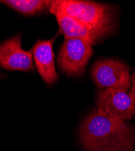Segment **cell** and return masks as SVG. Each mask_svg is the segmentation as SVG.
<instances>
[{"label":"cell","mask_w":135,"mask_h":151,"mask_svg":"<svg viewBox=\"0 0 135 151\" xmlns=\"http://www.w3.org/2000/svg\"><path fill=\"white\" fill-rule=\"evenodd\" d=\"M80 139L86 151H132L135 130L125 121L95 109L82 123Z\"/></svg>","instance_id":"1"},{"label":"cell","mask_w":135,"mask_h":151,"mask_svg":"<svg viewBox=\"0 0 135 151\" xmlns=\"http://www.w3.org/2000/svg\"><path fill=\"white\" fill-rule=\"evenodd\" d=\"M50 12L57 11L67 15L92 29L112 32L114 14L106 4L79 0L50 1Z\"/></svg>","instance_id":"2"},{"label":"cell","mask_w":135,"mask_h":151,"mask_svg":"<svg viewBox=\"0 0 135 151\" xmlns=\"http://www.w3.org/2000/svg\"><path fill=\"white\" fill-rule=\"evenodd\" d=\"M92 76L100 88H113L127 92L131 87L130 69L117 60L105 59L96 62Z\"/></svg>","instance_id":"3"},{"label":"cell","mask_w":135,"mask_h":151,"mask_svg":"<svg viewBox=\"0 0 135 151\" xmlns=\"http://www.w3.org/2000/svg\"><path fill=\"white\" fill-rule=\"evenodd\" d=\"M93 53V45L79 39H65L58 56V64L68 75L82 74Z\"/></svg>","instance_id":"4"},{"label":"cell","mask_w":135,"mask_h":151,"mask_svg":"<svg viewBox=\"0 0 135 151\" xmlns=\"http://www.w3.org/2000/svg\"><path fill=\"white\" fill-rule=\"evenodd\" d=\"M100 114L127 121L135 116V106L127 92L106 88L98 94L97 108Z\"/></svg>","instance_id":"5"},{"label":"cell","mask_w":135,"mask_h":151,"mask_svg":"<svg viewBox=\"0 0 135 151\" xmlns=\"http://www.w3.org/2000/svg\"><path fill=\"white\" fill-rule=\"evenodd\" d=\"M0 66L11 70H34L32 52L22 49L19 35L0 45Z\"/></svg>","instance_id":"6"},{"label":"cell","mask_w":135,"mask_h":151,"mask_svg":"<svg viewBox=\"0 0 135 151\" xmlns=\"http://www.w3.org/2000/svg\"><path fill=\"white\" fill-rule=\"evenodd\" d=\"M54 14L62 29L65 39H79L90 43L93 46L102 41L112 32L92 29L78 21L57 11Z\"/></svg>","instance_id":"7"},{"label":"cell","mask_w":135,"mask_h":151,"mask_svg":"<svg viewBox=\"0 0 135 151\" xmlns=\"http://www.w3.org/2000/svg\"><path fill=\"white\" fill-rule=\"evenodd\" d=\"M53 42L54 39L39 41L32 49L36 67L42 79L48 84L53 83L58 78L54 64Z\"/></svg>","instance_id":"8"},{"label":"cell","mask_w":135,"mask_h":151,"mask_svg":"<svg viewBox=\"0 0 135 151\" xmlns=\"http://www.w3.org/2000/svg\"><path fill=\"white\" fill-rule=\"evenodd\" d=\"M15 10L26 14H33L49 7L50 1L42 0H7L3 1Z\"/></svg>","instance_id":"9"},{"label":"cell","mask_w":135,"mask_h":151,"mask_svg":"<svg viewBox=\"0 0 135 151\" xmlns=\"http://www.w3.org/2000/svg\"><path fill=\"white\" fill-rule=\"evenodd\" d=\"M131 90L128 93L129 96L133 102L135 106V72L131 76Z\"/></svg>","instance_id":"10"}]
</instances>
